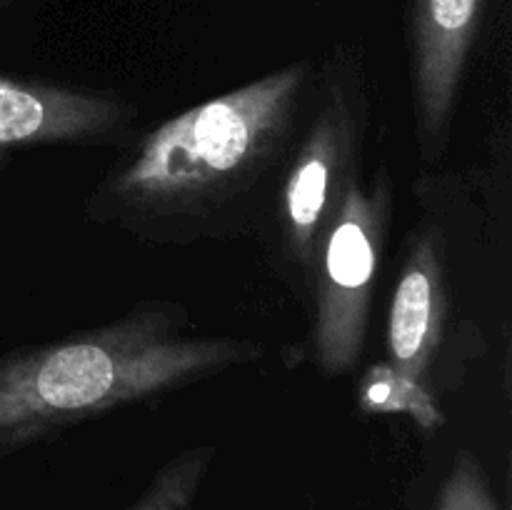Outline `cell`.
I'll return each mask as SVG.
<instances>
[{"instance_id":"obj_1","label":"cell","mask_w":512,"mask_h":510,"mask_svg":"<svg viewBox=\"0 0 512 510\" xmlns=\"http://www.w3.org/2000/svg\"><path fill=\"white\" fill-rule=\"evenodd\" d=\"M315 78V65L298 60L163 120L90 190L85 218L150 245L263 230Z\"/></svg>"},{"instance_id":"obj_2","label":"cell","mask_w":512,"mask_h":510,"mask_svg":"<svg viewBox=\"0 0 512 510\" xmlns=\"http://www.w3.org/2000/svg\"><path fill=\"white\" fill-rule=\"evenodd\" d=\"M260 355L255 340L198 333L173 300H140L98 328L10 350L0 355V460Z\"/></svg>"},{"instance_id":"obj_3","label":"cell","mask_w":512,"mask_h":510,"mask_svg":"<svg viewBox=\"0 0 512 510\" xmlns=\"http://www.w3.org/2000/svg\"><path fill=\"white\" fill-rule=\"evenodd\" d=\"M450 245L443 225L410 233L385 325V363L363 383V405L400 413L420 428L443 423L440 400L463 385L470 363L483 358V330L455 308Z\"/></svg>"},{"instance_id":"obj_4","label":"cell","mask_w":512,"mask_h":510,"mask_svg":"<svg viewBox=\"0 0 512 510\" xmlns=\"http://www.w3.org/2000/svg\"><path fill=\"white\" fill-rule=\"evenodd\" d=\"M370 118L363 65L353 53L338 50L318 70L310 115L263 225L275 273L303 303L325 230L345 190L363 175Z\"/></svg>"},{"instance_id":"obj_5","label":"cell","mask_w":512,"mask_h":510,"mask_svg":"<svg viewBox=\"0 0 512 510\" xmlns=\"http://www.w3.org/2000/svg\"><path fill=\"white\" fill-rule=\"evenodd\" d=\"M393 213V175L380 165L373 178L350 183L325 230L305 295L308 358L325 380L348 375L363 355Z\"/></svg>"},{"instance_id":"obj_6","label":"cell","mask_w":512,"mask_h":510,"mask_svg":"<svg viewBox=\"0 0 512 510\" xmlns=\"http://www.w3.org/2000/svg\"><path fill=\"white\" fill-rule=\"evenodd\" d=\"M135 123V108L113 90L0 75V163L43 145H115Z\"/></svg>"},{"instance_id":"obj_7","label":"cell","mask_w":512,"mask_h":510,"mask_svg":"<svg viewBox=\"0 0 512 510\" xmlns=\"http://www.w3.org/2000/svg\"><path fill=\"white\" fill-rule=\"evenodd\" d=\"M478 18L480 0H413L410 90L415 145L428 165L440 163L450 145Z\"/></svg>"},{"instance_id":"obj_8","label":"cell","mask_w":512,"mask_h":510,"mask_svg":"<svg viewBox=\"0 0 512 510\" xmlns=\"http://www.w3.org/2000/svg\"><path fill=\"white\" fill-rule=\"evenodd\" d=\"M215 455V445H193L180 450L153 475L148 488L125 510H193Z\"/></svg>"},{"instance_id":"obj_9","label":"cell","mask_w":512,"mask_h":510,"mask_svg":"<svg viewBox=\"0 0 512 510\" xmlns=\"http://www.w3.org/2000/svg\"><path fill=\"white\" fill-rule=\"evenodd\" d=\"M433 510H500L488 473L473 450H458L435 493Z\"/></svg>"},{"instance_id":"obj_10","label":"cell","mask_w":512,"mask_h":510,"mask_svg":"<svg viewBox=\"0 0 512 510\" xmlns=\"http://www.w3.org/2000/svg\"><path fill=\"white\" fill-rule=\"evenodd\" d=\"M5 3H8V0H0V5H5Z\"/></svg>"}]
</instances>
